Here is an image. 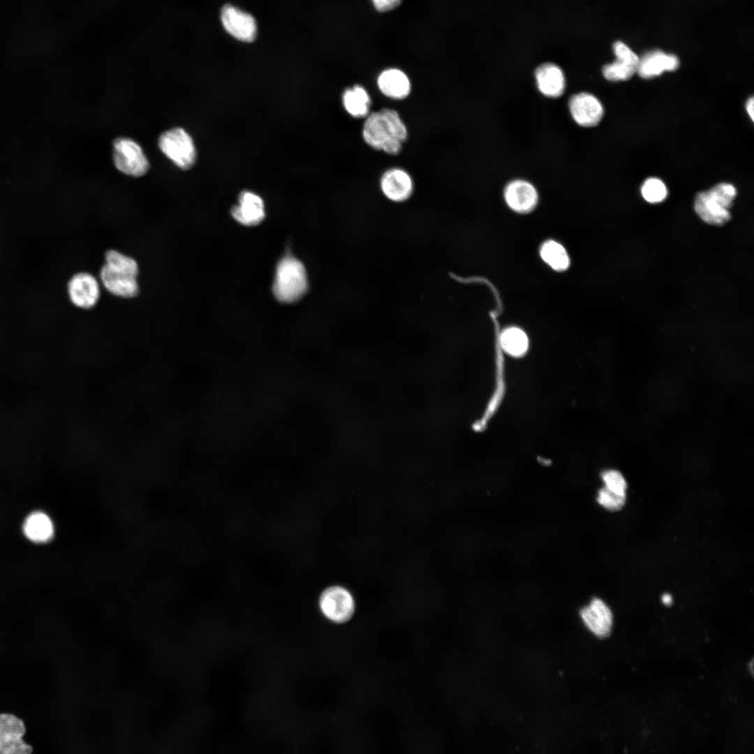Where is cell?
<instances>
[{
	"label": "cell",
	"mask_w": 754,
	"mask_h": 754,
	"mask_svg": "<svg viewBox=\"0 0 754 754\" xmlns=\"http://www.w3.org/2000/svg\"><path fill=\"white\" fill-rule=\"evenodd\" d=\"M504 198L508 207L518 213L531 212L536 206L538 194L535 186L524 179H515L504 189Z\"/></svg>",
	"instance_id": "cell-13"
},
{
	"label": "cell",
	"mask_w": 754,
	"mask_h": 754,
	"mask_svg": "<svg viewBox=\"0 0 754 754\" xmlns=\"http://www.w3.org/2000/svg\"><path fill=\"white\" fill-rule=\"evenodd\" d=\"M597 501L605 508L616 511L624 505L626 495L617 494L605 487L598 491Z\"/></svg>",
	"instance_id": "cell-25"
},
{
	"label": "cell",
	"mask_w": 754,
	"mask_h": 754,
	"mask_svg": "<svg viewBox=\"0 0 754 754\" xmlns=\"http://www.w3.org/2000/svg\"><path fill=\"white\" fill-rule=\"evenodd\" d=\"M307 276L302 263L292 256H286L279 263L273 293L276 298L284 303L300 300L306 292Z\"/></svg>",
	"instance_id": "cell-4"
},
{
	"label": "cell",
	"mask_w": 754,
	"mask_h": 754,
	"mask_svg": "<svg viewBox=\"0 0 754 754\" xmlns=\"http://www.w3.org/2000/svg\"><path fill=\"white\" fill-rule=\"evenodd\" d=\"M221 20L224 29L237 40L247 43L255 40L257 26L250 14L231 4H226L221 9Z\"/></svg>",
	"instance_id": "cell-10"
},
{
	"label": "cell",
	"mask_w": 754,
	"mask_h": 754,
	"mask_svg": "<svg viewBox=\"0 0 754 754\" xmlns=\"http://www.w3.org/2000/svg\"><path fill=\"white\" fill-rule=\"evenodd\" d=\"M231 214L237 221L242 224L257 225L265 217L263 200L253 192L242 191L239 195L238 205L231 209Z\"/></svg>",
	"instance_id": "cell-16"
},
{
	"label": "cell",
	"mask_w": 754,
	"mask_h": 754,
	"mask_svg": "<svg viewBox=\"0 0 754 754\" xmlns=\"http://www.w3.org/2000/svg\"><path fill=\"white\" fill-rule=\"evenodd\" d=\"M540 256L549 266L558 272L566 270L570 265V259L566 250L561 244L554 240L547 241L542 245Z\"/></svg>",
	"instance_id": "cell-21"
},
{
	"label": "cell",
	"mask_w": 754,
	"mask_h": 754,
	"mask_svg": "<svg viewBox=\"0 0 754 754\" xmlns=\"http://www.w3.org/2000/svg\"><path fill=\"white\" fill-rule=\"evenodd\" d=\"M113 161L117 170L133 177L144 175L149 167L141 147L128 138H118L114 140Z\"/></svg>",
	"instance_id": "cell-6"
},
{
	"label": "cell",
	"mask_w": 754,
	"mask_h": 754,
	"mask_svg": "<svg viewBox=\"0 0 754 754\" xmlns=\"http://www.w3.org/2000/svg\"><path fill=\"white\" fill-rule=\"evenodd\" d=\"M379 187L383 195L394 203L408 201L415 190L411 175L406 170L398 167L384 171L379 179Z\"/></svg>",
	"instance_id": "cell-9"
},
{
	"label": "cell",
	"mask_w": 754,
	"mask_h": 754,
	"mask_svg": "<svg viewBox=\"0 0 754 754\" xmlns=\"http://www.w3.org/2000/svg\"><path fill=\"white\" fill-rule=\"evenodd\" d=\"M361 135L370 148L392 156L401 153L408 139L405 122L398 111L390 108L371 112L364 118Z\"/></svg>",
	"instance_id": "cell-1"
},
{
	"label": "cell",
	"mask_w": 754,
	"mask_h": 754,
	"mask_svg": "<svg viewBox=\"0 0 754 754\" xmlns=\"http://www.w3.org/2000/svg\"><path fill=\"white\" fill-rule=\"evenodd\" d=\"M602 478L605 487L617 494L626 495L627 484L621 473L615 470L603 472Z\"/></svg>",
	"instance_id": "cell-27"
},
{
	"label": "cell",
	"mask_w": 754,
	"mask_h": 754,
	"mask_svg": "<svg viewBox=\"0 0 754 754\" xmlns=\"http://www.w3.org/2000/svg\"><path fill=\"white\" fill-rule=\"evenodd\" d=\"M341 102L345 111L355 119H364L371 112V98L362 85L347 87L342 93Z\"/></svg>",
	"instance_id": "cell-19"
},
{
	"label": "cell",
	"mask_w": 754,
	"mask_h": 754,
	"mask_svg": "<svg viewBox=\"0 0 754 754\" xmlns=\"http://www.w3.org/2000/svg\"><path fill=\"white\" fill-rule=\"evenodd\" d=\"M32 747L26 744L22 739H7L0 737V754H27L31 753Z\"/></svg>",
	"instance_id": "cell-26"
},
{
	"label": "cell",
	"mask_w": 754,
	"mask_h": 754,
	"mask_svg": "<svg viewBox=\"0 0 754 754\" xmlns=\"http://www.w3.org/2000/svg\"><path fill=\"white\" fill-rule=\"evenodd\" d=\"M138 274L139 265L133 258L114 249L106 251L100 280L110 294L124 299L137 296L140 290Z\"/></svg>",
	"instance_id": "cell-2"
},
{
	"label": "cell",
	"mask_w": 754,
	"mask_h": 754,
	"mask_svg": "<svg viewBox=\"0 0 754 754\" xmlns=\"http://www.w3.org/2000/svg\"><path fill=\"white\" fill-rule=\"evenodd\" d=\"M161 151L178 168L190 169L196 159V149L191 135L182 128L163 133L158 139Z\"/></svg>",
	"instance_id": "cell-5"
},
{
	"label": "cell",
	"mask_w": 754,
	"mask_h": 754,
	"mask_svg": "<svg viewBox=\"0 0 754 754\" xmlns=\"http://www.w3.org/2000/svg\"><path fill=\"white\" fill-rule=\"evenodd\" d=\"M679 66V61L677 56L653 50L640 58L637 73L641 77L649 79L665 71H674Z\"/></svg>",
	"instance_id": "cell-18"
},
{
	"label": "cell",
	"mask_w": 754,
	"mask_h": 754,
	"mask_svg": "<svg viewBox=\"0 0 754 754\" xmlns=\"http://www.w3.org/2000/svg\"><path fill=\"white\" fill-rule=\"evenodd\" d=\"M737 195L735 187L728 183H720L707 191L698 193L694 208L705 223L722 226L731 219L730 209Z\"/></svg>",
	"instance_id": "cell-3"
},
{
	"label": "cell",
	"mask_w": 754,
	"mask_h": 754,
	"mask_svg": "<svg viewBox=\"0 0 754 754\" xmlns=\"http://www.w3.org/2000/svg\"><path fill=\"white\" fill-rule=\"evenodd\" d=\"M641 193L646 201L650 203H658L666 198L667 189L661 179L651 177L646 179L643 183Z\"/></svg>",
	"instance_id": "cell-24"
},
{
	"label": "cell",
	"mask_w": 754,
	"mask_h": 754,
	"mask_svg": "<svg viewBox=\"0 0 754 754\" xmlns=\"http://www.w3.org/2000/svg\"><path fill=\"white\" fill-rule=\"evenodd\" d=\"M319 605L325 616L337 623L348 621L355 611L353 596L348 591L339 586L325 589L320 596Z\"/></svg>",
	"instance_id": "cell-7"
},
{
	"label": "cell",
	"mask_w": 754,
	"mask_h": 754,
	"mask_svg": "<svg viewBox=\"0 0 754 754\" xmlns=\"http://www.w3.org/2000/svg\"><path fill=\"white\" fill-rule=\"evenodd\" d=\"M25 535L35 542L49 541L54 534V526L45 513L36 512L29 515L23 525Z\"/></svg>",
	"instance_id": "cell-20"
},
{
	"label": "cell",
	"mask_w": 754,
	"mask_h": 754,
	"mask_svg": "<svg viewBox=\"0 0 754 754\" xmlns=\"http://www.w3.org/2000/svg\"><path fill=\"white\" fill-rule=\"evenodd\" d=\"M376 85L384 96L394 101L406 99L412 90L408 76L397 68H389L381 71L377 77Z\"/></svg>",
	"instance_id": "cell-14"
},
{
	"label": "cell",
	"mask_w": 754,
	"mask_h": 754,
	"mask_svg": "<svg viewBox=\"0 0 754 754\" xmlns=\"http://www.w3.org/2000/svg\"><path fill=\"white\" fill-rule=\"evenodd\" d=\"M502 348L509 354L519 356L527 350L528 341L524 331L517 327H509L501 334Z\"/></svg>",
	"instance_id": "cell-22"
},
{
	"label": "cell",
	"mask_w": 754,
	"mask_h": 754,
	"mask_svg": "<svg viewBox=\"0 0 754 754\" xmlns=\"http://www.w3.org/2000/svg\"><path fill=\"white\" fill-rule=\"evenodd\" d=\"M580 615L587 628L596 636L604 637L609 634L612 613L601 599L593 598L588 606L580 610Z\"/></svg>",
	"instance_id": "cell-15"
},
{
	"label": "cell",
	"mask_w": 754,
	"mask_h": 754,
	"mask_svg": "<svg viewBox=\"0 0 754 754\" xmlns=\"http://www.w3.org/2000/svg\"><path fill=\"white\" fill-rule=\"evenodd\" d=\"M26 729L23 721L13 714H0V737L21 739Z\"/></svg>",
	"instance_id": "cell-23"
},
{
	"label": "cell",
	"mask_w": 754,
	"mask_h": 754,
	"mask_svg": "<svg viewBox=\"0 0 754 754\" xmlns=\"http://www.w3.org/2000/svg\"><path fill=\"white\" fill-rule=\"evenodd\" d=\"M535 78L540 92L548 98H558L565 91L563 71L555 64L545 63L539 66L535 70Z\"/></svg>",
	"instance_id": "cell-17"
},
{
	"label": "cell",
	"mask_w": 754,
	"mask_h": 754,
	"mask_svg": "<svg viewBox=\"0 0 754 754\" xmlns=\"http://www.w3.org/2000/svg\"><path fill=\"white\" fill-rule=\"evenodd\" d=\"M568 107L573 120L582 127L598 125L604 114L601 102L594 95L587 92L572 95L569 100Z\"/></svg>",
	"instance_id": "cell-11"
},
{
	"label": "cell",
	"mask_w": 754,
	"mask_h": 754,
	"mask_svg": "<svg viewBox=\"0 0 754 754\" xmlns=\"http://www.w3.org/2000/svg\"><path fill=\"white\" fill-rule=\"evenodd\" d=\"M661 600L665 605H670L672 603V597L669 593H664L661 597Z\"/></svg>",
	"instance_id": "cell-30"
},
{
	"label": "cell",
	"mask_w": 754,
	"mask_h": 754,
	"mask_svg": "<svg viewBox=\"0 0 754 754\" xmlns=\"http://www.w3.org/2000/svg\"><path fill=\"white\" fill-rule=\"evenodd\" d=\"M66 290L70 302L82 309L94 307L101 296L98 280L87 272L74 274L67 283Z\"/></svg>",
	"instance_id": "cell-8"
},
{
	"label": "cell",
	"mask_w": 754,
	"mask_h": 754,
	"mask_svg": "<svg viewBox=\"0 0 754 754\" xmlns=\"http://www.w3.org/2000/svg\"><path fill=\"white\" fill-rule=\"evenodd\" d=\"M753 108H754V99H753V97H751L748 100V101L746 103V112H748V114L750 116V118L752 119V121H753V116H754L753 115V113H754Z\"/></svg>",
	"instance_id": "cell-29"
},
{
	"label": "cell",
	"mask_w": 754,
	"mask_h": 754,
	"mask_svg": "<svg viewBox=\"0 0 754 754\" xmlns=\"http://www.w3.org/2000/svg\"><path fill=\"white\" fill-rule=\"evenodd\" d=\"M375 8L379 12H387L399 6L402 0H371Z\"/></svg>",
	"instance_id": "cell-28"
},
{
	"label": "cell",
	"mask_w": 754,
	"mask_h": 754,
	"mask_svg": "<svg viewBox=\"0 0 754 754\" xmlns=\"http://www.w3.org/2000/svg\"><path fill=\"white\" fill-rule=\"evenodd\" d=\"M616 60L603 68L605 79L612 82L625 81L637 73L640 58L625 43L616 42L613 45Z\"/></svg>",
	"instance_id": "cell-12"
}]
</instances>
